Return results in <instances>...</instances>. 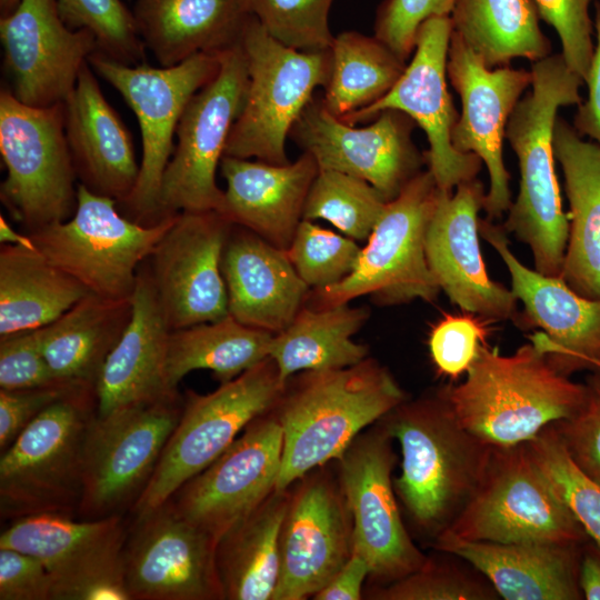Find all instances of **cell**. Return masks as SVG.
I'll list each match as a JSON object with an SVG mask.
<instances>
[{
    "instance_id": "cell-1",
    "label": "cell",
    "mask_w": 600,
    "mask_h": 600,
    "mask_svg": "<svg viewBox=\"0 0 600 600\" xmlns=\"http://www.w3.org/2000/svg\"><path fill=\"white\" fill-rule=\"evenodd\" d=\"M379 422L400 447L398 500L412 530L431 544L474 493L492 446L458 421L443 386L407 398Z\"/></svg>"
},
{
    "instance_id": "cell-2",
    "label": "cell",
    "mask_w": 600,
    "mask_h": 600,
    "mask_svg": "<svg viewBox=\"0 0 600 600\" xmlns=\"http://www.w3.org/2000/svg\"><path fill=\"white\" fill-rule=\"evenodd\" d=\"M407 398L389 369L369 356L350 367L291 376L270 408L283 440L276 490L338 460L362 431Z\"/></svg>"
},
{
    "instance_id": "cell-3",
    "label": "cell",
    "mask_w": 600,
    "mask_h": 600,
    "mask_svg": "<svg viewBox=\"0 0 600 600\" xmlns=\"http://www.w3.org/2000/svg\"><path fill=\"white\" fill-rule=\"evenodd\" d=\"M530 72L531 91L519 100L506 128L520 183L502 227L529 247L536 271L560 277L569 218L554 169L553 128L561 107L582 102L579 90L584 82L561 53L532 62Z\"/></svg>"
},
{
    "instance_id": "cell-4",
    "label": "cell",
    "mask_w": 600,
    "mask_h": 600,
    "mask_svg": "<svg viewBox=\"0 0 600 600\" xmlns=\"http://www.w3.org/2000/svg\"><path fill=\"white\" fill-rule=\"evenodd\" d=\"M464 376L443 386L447 398L458 421L492 447L532 440L586 396L584 382L560 373L531 340L510 354L482 343Z\"/></svg>"
},
{
    "instance_id": "cell-5",
    "label": "cell",
    "mask_w": 600,
    "mask_h": 600,
    "mask_svg": "<svg viewBox=\"0 0 600 600\" xmlns=\"http://www.w3.org/2000/svg\"><path fill=\"white\" fill-rule=\"evenodd\" d=\"M98 413L94 387L78 386L41 412L0 458V516L76 517L86 434Z\"/></svg>"
},
{
    "instance_id": "cell-6",
    "label": "cell",
    "mask_w": 600,
    "mask_h": 600,
    "mask_svg": "<svg viewBox=\"0 0 600 600\" xmlns=\"http://www.w3.org/2000/svg\"><path fill=\"white\" fill-rule=\"evenodd\" d=\"M439 194L429 169L410 180L387 203L352 271L334 284L313 289L311 307L344 304L361 296L382 306L434 301L441 290L429 269L424 243Z\"/></svg>"
},
{
    "instance_id": "cell-7",
    "label": "cell",
    "mask_w": 600,
    "mask_h": 600,
    "mask_svg": "<svg viewBox=\"0 0 600 600\" xmlns=\"http://www.w3.org/2000/svg\"><path fill=\"white\" fill-rule=\"evenodd\" d=\"M241 46L249 84L224 156L286 164L288 136L316 89L329 82L331 50L289 48L271 37L254 16L244 29Z\"/></svg>"
},
{
    "instance_id": "cell-8",
    "label": "cell",
    "mask_w": 600,
    "mask_h": 600,
    "mask_svg": "<svg viewBox=\"0 0 600 600\" xmlns=\"http://www.w3.org/2000/svg\"><path fill=\"white\" fill-rule=\"evenodd\" d=\"M446 531L498 543L580 544L590 539L527 442L491 448L474 493Z\"/></svg>"
},
{
    "instance_id": "cell-9",
    "label": "cell",
    "mask_w": 600,
    "mask_h": 600,
    "mask_svg": "<svg viewBox=\"0 0 600 600\" xmlns=\"http://www.w3.org/2000/svg\"><path fill=\"white\" fill-rule=\"evenodd\" d=\"M283 384L268 357L210 393L188 390L181 417L129 516L142 517L159 508L210 466L256 417L272 407Z\"/></svg>"
},
{
    "instance_id": "cell-10",
    "label": "cell",
    "mask_w": 600,
    "mask_h": 600,
    "mask_svg": "<svg viewBox=\"0 0 600 600\" xmlns=\"http://www.w3.org/2000/svg\"><path fill=\"white\" fill-rule=\"evenodd\" d=\"M183 409L179 392L97 416L82 460V496L76 518L130 513L148 487Z\"/></svg>"
},
{
    "instance_id": "cell-11",
    "label": "cell",
    "mask_w": 600,
    "mask_h": 600,
    "mask_svg": "<svg viewBox=\"0 0 600 600\" xmlns=\"http://www.w3.org/2000/svg\"><path fill=\"white\" fill-rule=\"evenodd\" d=\"M0 153L7 170L1 202L28 233L73 214L78 184L64 132L63 103L31 107L2 88Z\"/></svg>"
},
{
    "instance_id": "cell-12",
    "label": "cell",
    "mask_w": 600,
    "mask_h": 600,
    "mask_svg": "<svg viewBox=\"0 0 600 600\" xmlns=\"http://www.w3.org/2000/svg\"><path fill=\"white\" fill-rule=\"evenodd\" d=\"M176 216L142 224L121 214L114 199L79 183L73 214L28 234L49 261L90 293L130 299L140 267Z\"/></svg>"
},
{
    "instance_id": "cell-13",
    "label": "cell",
    "mask_w": 600,
    "mask_h": 600,
    "mask_svg": "<svg viewBox=\"0 0 600 600\" xmlns=\"http://www.w3.org/2000/svg\"><path fill=\"white\" fill-rule=\"evenodd\" d=\"M89 64L122 96L138 119L142 142L139 176L120 204L127 218L154 224L162 220L161 181L179 120L190 99L218 72V53L202 52L172 67L154 68L147 62L128 66L96 51Z\"/></svg>"
},
{
    "instance_id": "cell-14",
    "label": "cell",
    "mask_w": 600,
    "mask_h": 600,
    "mask_svg": "<svg viewBox=\"0 0 600 600\" xmlns=\"http://www.w3.org/2000/svg\"><path fill=\"white\" fill-rule=\"evenodd\" d=\"M217 53L218 72L190 99L179 120L161 181V219L183 211L221 210L223 191L216 174L246 100L249 73L241 42Z\"/></svg>"
},
{
    "instance_id": "cell-15",
    "label": "cell",
    "mask_w": 600,
    "mask_h": 600,
    "mask_svg": "<svg viewBox=\"0 0 600 600\" xmlns=\"http://www.w3.org/2000/svg\"><path fill=\"white\" fill-rule=\"evenodd\" d=\"M394 439L377 421L336 460L339 481L353 521V551L370 568L371 586H384L428 561L403 521L392 472L398 461Z\"/></svg>"
},
{
    "instance_id": "cell-16",
    "label": "cell",
    "mask_w": 600,
    "mask_h": 600,
    "mask_svg": "<svg viewBox=\"0 0 600 600\" xmlns=\"http://www.w3.org/2000/svg\"><path fill=\"white\" fill-rule=\"evenodd\" d=\"M124 516L84 520L43 513L11 521L0 548L38 558L54 582V600H131L124 582Z\"/></svg>"
},
{
    "instance_id": "cell-17",
    "label": "cell",
    "mask_w": 600,
    "mask_h": 600,
    "mask_svg": "<svg viewBox=\"0 0 600 600\" xmlns=\"http://www.w3.org/2000/svg\"><path fill=\"white\" fill-rule=\"evenodd\" d=\"M279 552L272 600L312 598L351 557L353 521L336 461L309 471L290 487Z\"/></svg>"
},
{
    "instance_id": "cell-18",
    "label": "cell",
    "mask_w": 600,
    "mask_h": 600,
    "mask_svg": "<svg viewBox=\"0 0 600 600\" xmlns=\"http://www.w3.org/2000/svg\"><path fill=\"white\" fill-rule=\"evenodd\" d=\"M218 539L170 501L128 524L123 574L131 600H226Z\"/></svg>"
},
{
    "instance_id": "cell-19",
    "label": "cell",
    "mask_w": 600,
    "mask_h": 600,
    "mask_svg": "<svg viewBox=\"0 0 600 600\" xmlns=\"http://www.w3.org/2000/svg\"><path fill=\"white\" fill-rule=\"evenodd\" d=\"M451 32L449 16L423 21L417 32L414 54L396 84L374 103L342 119L356 124L387 109L408 114L426 132L429 170L439 189L447 192L477 178L482 163L474 153L459 152L451 143V130L459 118L447 86Z\"/></svg>"
},
{
    "instance_id": "cell-20",
    "label": "cell",
    "mask_w": 600,
    "mask_h": 600,
    "mask_svg": "<svg viewBox=\"0 0 600 600\" xmlns=\"http://www.w3.org/2000/svg\"><path fill=\"white\" fill-rule=\"evenodd\" d=\"M374 118L369 126L354 127L313 97L290 137L314 158L319 169L363 179L389 202L422 171L427 158L411 139L416 122L408 114L387 109Z\"/></svg>"
},
{
    "instance_id": "cell-21",
    "label": "cell",
    "mask_w": 600,
    "mask_h": 600,
    "mask_svg": "<svg viewBox=\"0 0 600 600\" xmlns=\"http://www.w3.org/2000/svg\"><path fill=\"white\" fill-rule=\"evenodd\" d=\"M232 226L214 210L179 212L148 258L171 330L229 314L221 261Z\"/></svg>"
},
{
    "instance_id": "cell-22",
    "label": "cell",
    "mask_w": 600,
    "mask_h": 600,
    "mask_svg": "<svg viewBox=\"0 0 600 600\" xmlns=\"http://www.w3.org/2000/svg\"><path fill=\"white\" fill-rule=\"evenodd\" d=\"M282 442L280 423L268 409L210 466L180 487L170 503L219 540L276 490Z\"/></svg>"
},
{
    "instance_id": "cell-23",
    "label": "cell",
    "mask_w": 600,
    "mask_h": 600,
    "mask_svg": "<svg viewBox=\"0 0 600 600\" xmlns=\"http://www.w3.org/2000/svg\"><path fill=\"white\" fill-rule=\"evenodd\" d=\"M447 74L461 99V114L451 130V143L462 153H474L486 164L489 189L483 210L489 220L512 203L510 173L503 161V139L509 118L531 84V72L509 66L488 68L454 32L448 50Z\"/></svg>"
},
{
    "instance_id": "cell-24",
    "label": "cell",
    "mask_w": 600,
    "mask_h": 600,
    "mask_svg": "<svg viewBox=\"0 0 600 600\" xmlns=\"http://www.w3.org/2000/svg\"><path fill=\"white\" fill-rule=\"evenodd\" d=\"M0 41L10 92L22 103H63L81 68L98 51L94 36L61 19L57 0H20L0 19Z\"/></svg>"
},
{
    "instance_id": "cell-25",
    "label": "cell",
    "mask_w": 600,
    "mask_h": 600,
    "mask_svg": "<svg viewBox=\"0 0 600 600\" xmlns=\"http://www.w3.org/2000/svg\"><path fill=\"white\" fill-rule=\"evenodd\" d=\"M484 197L477 178L458 184L453 192L440 190L426 233V257L437 284L452 303L488 321L514 320L518 299L489 277L482 259L479 212Z\"/></svg>"
},
{
    "instance_id": "cell-26",
    "label": "cell",
    "mask_w": 600,
    "mask_h": 600,
    "mask_svg": "<svg viewBox=\"0 0 600 600\" xmlns=\"http://www.w3.org/2000/svg\"><path fill=\"white\" fill-rule=\"evenodd\" d=\"M480 236L508 269L511 291L530 321L542 329L530 340L562 374L600 367V299L577 293L560 277L524 266L511 251L502 224L480 219Z\"/></svg>"
},
{
    "instance_id": "cell-27",
    "label": "cell",
    "mask_w": 600,
    "mask_h": 600,
    "mask_svg": "<svg viewBox=\"0 0 600 600\" xmlns=\"http://www.w3.org/2000/svg\"><path fill=\"white\" fill-rule=\"evenodd\" d=\"M63 121L81 184L122 203L137 183L140 163L130 131L103 96L89 62L63 102Z\"/></svg>"
},
{
    "instance_id": "cell-28",
    "label": "cell",
    "mask_w": 600,
    "mask_h": 600,
    "mask_svg": "<svg viewBox=\"0 0 600 600\" xmlns=\"http://www.w3.org/2000/svg\"><path fill=\"white\" fill-rule=\"evenodd\" d=\"M583 543H498L442 532L431 543L479 571L504 600H581Z\"/></svg>"
},
{
    "instance_id": "cell-29",
    "label": "cell",
    "mask_w": 600,
    "mask_h": 600,
    "mask_svg": "<svg viewBox=\"0 0 600 600\" xmlns=\"http://www.w3.org/2000/svg\"><path fill=\"white\" fill-rule=\"evenodd\" d=\"M220 171L227 188L219 212L232 224L287 250L319 171L314 158L303 152L294 162L273 164L223 156Z\"/></svg>"
},
{
    "instance_id": "cell-30",
    "label": "cell",
    "mask_w": 600,
    "mask_h": 600,
    "mask_svg": "<svg viewBox=\"0 0 600 600\" xmlns=\"http://www.w3.org/2000/svg\"><path fill=\"white\" fill-rule=\"evenodd\" d=\"M221 269L229 314L273 334L290 324L309 293L284 249L239 226L231 228Z\"/></svg>"
},
{
    "instance_id": "cell-31",
    "label": "cell",
    "mask_w": 600,
    "mask_h": 600,
    "mask_svg": "<svg viewBox=\"0 0 600 600\" xmlns=\"http://www.w3.org/2000/svg\"><path fill=\"white\" fill-rule=\"evenodd\" d=\"M131 301L130 321L109 353L96 384L99 416L178 393L169 389L166 374L172 330L146 263L139 269Z\"/></svg>"
},
{
    "instance_id": "cell-32",
    "label": "cell",
    "mask_w": 600,
    "mask_h": 600,
    "mask_svg": "<svg viewBox=\"0 0 600 600\" xmlns=\"http://www.w3.org/2000/svg\"><path fill=\"white\" fill-rule=\"evenodd\" d=\"M132 14L160 67L240 43L253 16L249 0H136Z\"/></svg>"
},
{
    "instance_id": "cell-33",
    "label": "cell",
    "mask_w": 600,
    "mask_h": 600,
    "mask_svg": "<svg viewBox=\"0 0 600 600\" xmlns=\"http://www.w3.org/2000/svg\"><path fill=\"white\" fill-rule=\"evenodd\" d=\"M554 158L569 200V236L560 278L577 293L600 299V144L557 118Z\"/></svg>"
},
{
    "instance_id": "cell-34",
    "label": "cell",
    "mask_w": 600,
    "mask_h": 600,
    "mask_svg": "<svg viewBox=\"0 0 600 600\" xmlns=\"http://www.w3.org/2000/svg\"><path fill=\"white\" fill-rule=\"evenodd\" d=\"M131 298L88 293L43 327V353L57 379L96 388L109 353L130 321Z\"/></svg>"
},
{
    "instance_id": "cell-35",
    "label": "cell",
    "mask_w": 600,
    "mask_h": 600,
    "mask_svg": "<svg viewBox=\"0 0 600 600\" xmlns=\"http://www.w3.org/2000/svg\"><path fill=\"white\" fill-rule=\"evenodd\" d=\"M290 488L274 490L218 540L226 600H272L280 569V531Z\"/></svg>"
},
{
    "instance_id": "cell-36",
    "label": "cell",
    "mask_w": 600,
    "mask_h": 600,
    "mask_svg": "<svg viewBox=\"0 0 600 600\" xmlns=\"http://www.w3.org/2000/svg\"><path fill=\"white\" fill-rule=\"evenodd\" d=\"M90 293L38 249H0V338L46 327Z\"/></svg>"
},
{
    "instance_id": "cell-37",
    "label": "cell",
    "mask_w": 600,
    "mask_h": 600,
    "mask_svg": "<svg viewBox=\"0 0 600 600\" xmlns=\"http://www.w3.org/2000/svg\"><path fill=\"white\" fill-rule=\"evenodd\" d=\"M369 310L349 303L333 307H304L290 324L274 333L269 357L284 383L304 370L340 369L368 357V347L352 340L368 320Z\"/></svg>"
},
{
    "instance_id": "cell-38",
    "label": "cell",
    "mask_w": 600,
    "mask_h": 600,
    "mask_svg": "<svg viewBox=\"0 0 600 600\" xmlns=\"http://www.w3.org/2000/svg\"><path fill=\"white\" fill-rule=\"evenodd\" d=\"M452 32L488 68L513 59L536 62L551 54L532 0H457L450 13Z\"/></svg>"
},
{
    "instance_id": "cell-39",
    "label": "cell",
    "mask_w": 600,
    "mask_h": 600,
    "mask_svg": "<svg viewBox=\"0 0 600 600\" xmlns=\"http://www.w3.org/2000/svg\"><path fill=\"white\" fill-rule=\"evenodd\" d=\"M273 333L246 326L231 314L224 318L172 330L167 354V383L178 391L191 371H212L227 382L269 357Z\"/></svg>"
},
{
    "instance_id": "cell-40",
    "label": "cell",
    "mask_w": 600,
    "mask_h": 600,
    "mask_svg": "<svg viewBox=\"0 0 600 600\" xmlns=\"http://www.w3.org/2000/svg\"><path fill=\"white\" fill-rule=\"evenodd\" d=\"M331 73L321 97L336 117L364 109L381 99L402 76L407 63L376 36L344 31L331 46Z\"/></svg>"
},
{
    "instance_id": "cell-41",
    "label": "cell",
    "mask_w": 600,
    "mask_h": 600,
    "mask_svg": "<svg viewBox=\"0 0 600 600\" xmlns=\"http://www.w3.org/2000/svg\"><path fill=\"white\" fill-rule=\"evenodd\" d=\"M387 203L366 180L337 170L319 169L302 219H322L353 240H367Z\"/></svg>"
},
{
    "instance_id": "cell-42",
    "label": "cell",
    "mask_w": 600,
    "mask_h": 600,
    "mask_svg": "<svg viewBox=\"0 0 600 600\" xmlns=\"http://www.w3.org/2000/svg\"><path fill=\"white\" fill-rule=\"evenodd\" d=\"M443 558L429 557L423 567L384 586L363 592L371 600H497L491 583L473 567Z\"/></svg>"
},
{
    "instance_id": "cell-43",
    "label": "cell",
    "mask_w": 600,
    "mask_h": 600,
    "mask_svg": "<svg viewBox=\"0 0 600 600\" xmlns=\"http://www.w3.org/2000/svg\"><path fill=\"white\" fill-rule=\"evenodd\" d=\"M57 8L69 28L94 36L98 52L128 66L146 62L132 11L122 0H57Z\"/></svg>"
},
{
    "instance_id": "cell-44",
    "label": "cell",
    "mask_w": 600,
    "mask_h": 600,
    "mask_svg": "<svg viewBox=\"0 0 600 600\" xmlns=\"http://www.w3.org/2000/svg\"><path fill=\"white\" fill-rule=\"evenodd\" d=\"M527 443L536 461L589 538L600 544V484L573 464L552 424Z\"/></svg>"
},
{
    "instance_id": "cell-45",
    "label": "cell",
    "mask_w": 600,
    "mask_h": 600,
    "mask_svg": "<svg viewBox=\"0 0 600 600\" xmlns=\"http://www.w3.org/2000/svg\"><path fill=\"white\" fill-rule=\"evenodd\" d=\"M286 251L304 283L320 289L346 278L354 268L361 248L347 236L302 219Z\"/></svg>"
},
{
    "instance_id": "cell-46",
    "label": "cell",
    "mask_w": 600,
    "mask_h": 600,
    "mask_svg": "<svg viewBox=\"0 0 600 600\" xmlns=\"http://www.w3.org/2000/svg\"><path fill=\"white\" fill-rule=\"evenodd\" d=\"M252 14L282 44L300 51L330 50L333 0H249Z\"/></svg>"
},
{
    "instance_id": "cell-47",
    "label": "cell",
    "mask_w": 600,
    "mask_h": 600,
    "mask_svg": "<svg viewBox=\"0 0 600 600\" xmlns=\"http://www.w3.org/2000/svg\"><path fill=\"white\" fill-rule=\"evenodd\" d=\"M584 386L580 408L552 426L573 464L600 484V371H591Z\"/></svg>"
},
{
    "instance_id": "cell-48",
    "label": "cell",
    "mask_w": 600,
    "mask_h": 600,
    "mask_svg": "<svg viewBox=\"0 0 600 600\" xmlns=\"http://www.w3.org/2000/svg\"><path fill=\"white\" fill-rule=\"evenodd\" d=\"M539 17L551 26L561 42L562 57L583 82L587 79L594 44L590 6L593 0H532Z\"/></svg>"
},
{
    "instance_id": "cell-49",
    "label": "cell",
    "mask_w": 600,
    "mask_h": 600,
    "mask_svg": "<svg viewBox=\"0 0 600 600\" xmlns=\"http://www.w3.org/2000/svg\"><path fill=\"white\" fill-rule=\"evenodd\" d=\"M474 316V314H473ZM473 316H447L433 326L429 350L438 372L451 380L466 374L479 347L486 343V324Z\"/></svg>"
},
{
    "instance_id": "cell-50",
    "label": "cell",
    "mask_w": 600,
    "mask_h": 600,
    "mask_svg": "<svg viewBox=\"0 0 600 600\" xmlns=\"http://www.w3.org/2000/svg\"><path fill=\"white\" fill-rule=\"evenodd\" d=\"M457 0H384L378 8L374 36L407 61L423 21L450 16Z\"/></svg>"
},
{
    "instance_id": "cell-51",
    "label": "cell",
    "mask_w": 600,
    "mask_h": 600,
    "mask_svg": "<svg viewBox=\"0 0 600 600\" xmlns=\"http://www.w3.org/2000/svg\"><path fill=\"white\" fill-rule=\"evenodd\" d=\"M42 337L43 327L0 338V389H29L62 381L46 360Z\"/></svg>"
},
{
    "instance_id": "cell-52",
    "label": "cell",
    "mask_w": 600,
    "mask_h": 600,
    "mask_svg": "<svg viewBox=\"0 0 600 600\" xmlns=\"http://www.w3.org/2000/svg\"><path fill=\"white\" fill-rule=\"evenodd\" d=\"M78 386L86 384L61 381L29 389H0V450H6L41 412Z\"/></svg>"
},
{
    "instance_id": "cell-53",
    "label": "cell",
    "mask_w": 600,
    "mask_h": 600,
    "mask_svg": "<svg viewBox=\"0 0 600 600\" xmlns=\"http://www.w3.org/2000/svg\"><path fill=\"white\" fill-rule=\"evenodd\" d=\"M0 600H54V582L34 556L0 548Z\"/></svg>"
},
{
    "instance_id": "cell-54",
    "label": "cell",
    "mask_w": 600,
    "mask_h": 600,
    "mask_svg": "<svg viewBox=\"0 0 600 600\" xmlns=\"http://www.w3.org/2000/svg\"><path fill=\"white\" fill-rule=\"evenodd\" d=\"M593 28L597 40L584 81L588 86V98L578 104L573 127L580 136H587L600 144V2L596 3Z\"/></svg>"
},
{
    "instance_id": "cell-55",
    "label": "cell",
    "mask_w": 600,
    "mask_h": 600,
    "mask_svg": "<svg viewBox=\"0 0 600 600\" xmlns=\"http://www.w3.org/2000/svg\"><path fill=\"white\" fill-rule=\"evenodd\" d=\"M370 576L367 560L353 551L347 562L319 590L314 600H360L363 598V583Z\"/></svg>"
},
{
    "instance_id": "cell-56",
    "label": "cell",
    "mask_w": 600,
    "mask_h": 600,
    "mask_svg": "<svg viewBox=\"0 0 600 600\" xmlns=\"http://www.w3.org/2000/svg\"><path fill=\"white\" fill-rule=\"evenodd\" d=\"M579 582L583 599L600 600V544L591 539L582 544Z\"/></svg>"
},
{
    "instance_id": "cell-57",
    "label": "cell",
    "mask_w": 600,
    "mask_h": 600,
    "mask_svg": "<svg viewBox=\"0 0 600 600\" xmlns=\"http://www.w3.org/2000/svg\"><path fill=\"white\" fill-rule=\"evenodd\" d=\"M0 241L1 244H12L28 249H37L30 236L21 234L14 230L2 214L0 216Z\"/></svg>"
},
{
    "instance_id": "cell-58",
    "label": "cell",
    "mask_w": 600,
    "mask_h": 600,
    "mask_svg": "<svg viewBox=\"0 0 600 600\" xmlns=\"http://www.w3.org/2000/svg\"><path fill=\"white\" fill-rule=\"evenodd\" d=\"M20 0H0L1 16L11 12L19 3Z\"/></svg>"
},
{
    "instance_id": "cell-59",
    "label": "cell",
    "mask_w": 600,
    "mask_h": 600,
    "mask_svg": "<svg viewBox=\"0 0 600 600\" xmlns=\"http://www.w3.org/2000/svg\"><path fill=\"white\" fill-rule=\"evenodd\" d=\"M596 371H600V367Z\"/></svg>"
}]
</instances>
